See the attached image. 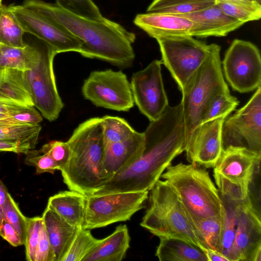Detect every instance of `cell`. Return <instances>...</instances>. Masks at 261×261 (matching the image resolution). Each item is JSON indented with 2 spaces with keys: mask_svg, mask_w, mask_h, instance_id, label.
I'll use <instances>...</instances> for the list:
<instances>
[{
  "mask_svg": "<svg viewBox=\"0 0 261 261\" xmlns=\"http://www.w3.org/2000/svg\"><path fill=\"white\" fill-rule=\"evenodd\" d=\"M155 255L160 261H207L204 252L181 239L159 238Z\"/></svg>",
  "mask_w": 261,
  "mask_h": 261,
  "instance_id": "26",
  "label": "cell"
},
{
  "mask_svg": "<svg viewBox=\"0 0 261 261\" xmlns=\"http://www.w3.org/2000/svg\"><path fill=\"white\" fill-rule=\"evenodd\" d=\"M216 3V0H153L146 12L186 14L205 9Z\"/></svg>",
  "mask_w": 261,
  "mask_h": 261,
  "instance_id": "29",
  "label": "cell"
},
{
  "mask_svg": "<svg viewBox=\"0 0 261 261\" xmlns=\"http://www.w3.org/2000/svg\"><path fill=\"white\" fill-rule=\"evenodd\" d=\"M2 0H0V5L2 4Z\"/></svg>",
  "mask_w": 261,
  "mask_h": 261,
  "instance_id": "50",
  "label": "cell"
},
{
  "mask_svg": "<svg viewBox=\"0 0 261 261\" xmlns=\"http://www.w3.org/2000/svg\"><path fill=\"white\" fill-rule=\"evenodd\" d=\"M43 41L39 45L27 44L15 47L0 44V68H9L25 72L30 70L39 60Z\"/></svg>",
  "mask_w": 261,
  "mask_h": 261,
  "instance_id": "27",
  "label": "cell"
},
{
  "mask_svg": "<svg viewBox=\"0 0 261 261\" xmlns=\"http://www.w3.org/2000/svg\"><path fill=\"white\" fill-rule=\"evenodd\" d=\"M156 40L160 47L162 64L182 92L206 59L209 44L190 35L162 37Z\"/></svg>",
  "mask_w": 261,
  "mask_h": 261,
  "instance_id": "7",
  "label": "cell"
},
{
  "mask_svg": "<svg viewBox=\"0 0 261 261\" xmlns=\"http://www.w3.org/2000/svg\"><path fill=\"white\" fill-rule=\"evenodd\" d=\"M254 1H257V0H254Z\"/></svg>",
  "mask_w": 261,
  "mask_h": 261,
  "instance_id": "51",
  "label": "cell"
},
{
  "mask_svg": "<svg viewBox=\"0 0 261 261\" xmlns=\"http://www.w3.org/2000/svg\"><path fill=\"white\" fill-rule=\"evenodd\" d=\"M0 101L10 104L34 106L24 72L0 68Z\"/></svg>",
  "mask_w": 261,
  "mask_h": 261,
  "instance_id": "23",
  "label": "cell"
},
{
  "mask_svg": "<svg viewBox=\"0 0 261 261\" xmlns=\"http://www.w3.org/2000/svg\"><path fill=\"white\" fill-rule=\"evenodd\" d=\"M145 148L140 158L113 176L93 195L149 191L174 159L185 149V127L180 103L168 106L144 132Z\"/></svg>",
  "mask_w": 261,
  "mask_h": 261,
  "instance_id": "1",
  "label": "cell"
},
{
  "mask_svg": "<svg viewBox=\"0 0 261 261\" xmlns=\"http://www.w3.org/2000/svg\"><path fill=\"white\" fill-rule=\"evenodd\" d=\"M148 193L145 191L87 196L82 228L91 230L130 220L143 207Z\"/></svg>",
  "mask_w": 261,
  "mask_h": 261,
  "instance_id": "8",
  "label": "cell"
},
{
  "mask_svg": "<svg viewBox=\"0 0 261 261\" xmlns=\"http://www.w3.org/2000/svg\"><path fill=\"white\" fill-rule=\"evenodd\" d=\"M67 142L71 152L61 170L64 184L69 190L86 197L94 194L108 181L103 169L105 143L101 118L80 123Z\"/></svg>",
  "mask_w": 261,
  "mask_h": 261,
  "instance_id": "3",
  "label": "cell"
},
{
  "mask_svg": "<svg viewBox=\"0 0 261 261\" xmlns=\"http://www.w3.org/2000/svg\"><path fill=\"white\" fill-rule=\"evenodd\" d=\"M41 128L39 124H28L0 120V139L18 143L20 153L26 154L35 148Z\"/></svg>",
  "mask_w": 261,
  "mask_h": 261,
  "instance_id": "28",
  "label": "cell"
},
{
  "mask_svg": "<svg viewBox=\"0 0 261 261\" xmlns=\"http://www.w3.org/2000/svg\"><path fill=\"white\" fill-rule=\"evenodd\" d=\"M10 121L28 124H39L43 120L41 114L34 106L14 105L8 119Z\"/></svg>",
  "mask_w": 261,
  "mask_h": 261,
  "instance_id": "41",
  "label": "cell"
},
{
  "mask_svg": "<svg viewBox=\"0 0 261 261\" xmlns=\"http://www.w3.org/2000/svg\"><path fill=\"white\" fill-rule=\"evenodd\" d=\"M8 193L5 184L0 180V229L4 221V205Z\"/></svg>",
  "mask_w": 261,
  "mask_h": 261,
  "instance_id": "46",
  "label": "cell"
},
{
  "mask_svg": "<svg viewBox=\"0 0 261 261\" xmlns=\"http://www.w3.org/2000/svg\"><path fill=\"white\" fill-rule=\"evenodd\" d=\"M35 261H55L54 250L50 243L44 223L40 233Z\"/></svg>",
  "mask_w": 261,
  "mask_h": 261,
  "instance_id": "43",
  "label": "cell"
},
{
  "mask_svg": "<svg viewBox=\"0 0 261 261\" xmlns=\"http://www.w3.org/2000/svg\"><path fill=\"white\" fill-rule=\"evenodd\" d=\"M150 191L149 206L140 225L158 238L181 239L199 248L186 210L170 185L159 179Z\"/></svg>",
  "mask_w": 261,
  "mask_h": 261,
  "instance_id": "6",
  "label": "cell"
},
{
  "mask_svg": "<svg viewBox=\"0 0 261 261\" xmlns=\"http://www.w3.org/2000/svg\"><path fill=\"white\" fill-rule=\"evenodd\" d=\"M221 198L223 205L222 254L229 261H231L232 251L238 224L239 204L240 203Z\"/></svg>",
  "mask_w": 261,
  "mask_h": 261,
  "instance_id": "32",
  "label": "cell"
},
{
  "mask_svg": "<svg viewBox=\"0 0 261 261\" xmlns=\"http://www.w3.org/2000/svg\"><path fill=\"white\" fill-rule=\"evenodd\" d=\"M57 54L44 42L39 61L30 70L24 72L34 107L49 121L56 120L64 107L53 67Z\"/></svg>",
  "mask_w": 261,
  "mask_h": 261,
  "instance_id": "9",
  "label": "cell"
},
{
  "mask_svg": "<svg viewBox=\"0 0 261 261\" xmlns=\"http://www.w3.org/2000/svg\"><path fill=\"white\" fill-rule=\"evenodd\" d=\"M248 101L226 117L222 128L223 149L229 146L261 154V88Z\"/></svg>",
  "mask_w": 261,
  "mask_h": 261,
  "instance_id": "11",
  "label": "cell"
},
{
  "mask_svg": "<svg viewBox=\"0 0 261 261\" xmlns=\"http://www.w3.org/2000/svg\"><path fill=\"white\" fill-rule=\"evenodd\" d=\"M25 32L16 16L8 7L0 5V44L23 47L26 44L23 40Z\"/></svg>",
  "mask_w": 261,
  "mask_h": 261,
  "instance_id": "30",
  "label": "cell"
},
{
  "mask_svg": "<svg viewBox=\"0 0 261 261\" xmlns=\"http://www.w3.org/2000/svg\"><path fill=\"white\" fill-rule=\"evenodd\" d=\"M130 241L127 226L120 225L82 261H120L130 247Z\"/></svg>",
  "mask_w": 261,
  "mask_h": 261,
  "instance_id": "24",
  "label": "cell"
},
{
  "mask_svg": "<svg viewBox=\"0 0 261 261\" xmlns=\"http://www.w3.org/2000/svg\"><path fill=\"white\" fill-rule=\"evenodd\" d=\"M101 123L105 144L124 140L135 132L125 119L117 116H104Z\"/></svg>",
  "mask_w": 261,
  "mask_h": 261,
  "instance_id": "35",
  "label": "cell"
},
{
  "mask_svg": "<svg viewBox=\"0 0 261 261\" xmlns=\"http://www.w3.org/2000/svg\"><path fill=\"white\" fill-rule=\"evenodd\" d=\"M39 150L48 154L61 171L67 164L70 156V148L67 142L54 140L44 144Z\"/></svg>",
  "mask_w": 261,
  "mask_h": 261,
  "instance_id": "42",
  "label": "cell"
},
{
  "mask_svg": "<svg viewBox=\"0 0 261 261\" xmlns=\"http://www.w3.org/2000/svg\"><path fill=\"white\" fill-rule=\"evenodd\" d=\"M101 241L94 237L90 229H80L62 261H82Z\"/></svg>",
  "mask_w": 261,
  "mask_h": 261,
  "instance_id": "34",
  "label": "cell"
},
{
  "mask_svg": "<svg viewBox=\"0 0 261 261\" xmlns=\"http://www.w3.org/2000/svg\"><path fill=\"white\" fill-rule=\"evenodd\" d=\"M216 4L225 14L244 24L261 17V3L256 1L216 0Z\"/></svg>",
  "mask_w": 261,
  "mask_h": 261,
  "instance_id": "31",
  "label": "cell"
},
{
  "mask_svg": "<svg viewBox=\"0 0 261 261\" xmlns=\"http://www.w3.org/2000/svg\"><path fill=\"white\" fill-rule=\"evenodd\" d=\"M134 23L155 39L190 35L193 25L192 21L182 16L156 12L138 14L135 17Z\"/></svg>",
  "mask_w": 261,
  "mask_h": 261,
  "instance_id": "20",
  "label": "cell"
},
{
  "mask_svg": "<svg viewBox=\"0 0 261 261\" xmlns=\"http://www.w3.org/2000/svg\"><path fill=\"white\" fill-rule=\"evenodd\" d=\"M4 220L15 228L24 245L27 236L28 218L22 214L17 204L9 192L4 205Z\"/></svg>",
  "mask_w": 261,
  "mask_h": 261,
  "instance_id": "37",
  "label": "cell"
},
{
  "mask_svg": "<svg viewBox=\"0 0 261 261\" xmlns=\"http://www.w3.org/2000/svg\"><path fill=\"white\" fill-rule=\"evenodd\" d=\"M42 217L55 261H62L81 228L70 225L47 205Z\"/></svg>",
  "mask_w": 261,
  "mask_h": 261,
  "instance_id": "21",
  "label": "cell"
},
{
  "mask_svg": "<svg viewBox=\"0 0 261 261\" xmlns=\"http://www.w3.org/2000/svg\"><path fill=\"white\" fill-rule=\"evenodd\" d=\"M260 260V218L249 197L239 204L238 224L231 261Z\"/></svg>",
  "mask_w": 261,
  "mask_h": 261,
  "instance_id": "15",
  "label": "cell"
},
{
  "mask_svg": "<svg viewBox=\"0 0 261 261\" xmlns=\"http://www.w3.org/2000/svg\"><path fill=\"white\" fill-rule=\"evenodd\" d=\"M25 33H30L50 46L56 53L80 54L82 42L61 27L21 5L9 6Z\"/></svg>",
  "mask_w": 261,
  "mask_h": 261,
  "instance_id": "14",
  "label": "cell"
},
{
  "mask_svg": "<svg viewBox=\"0 0 261 261\" xmlns=\"http://www.w3.org/2000/svg\"><path fill=\"white\" fill-rule=\"evenodd\" d=\"M61 27L82 43L84 57L106 61L119 68L133 65L132 46L136 35L120 24L103 17L93 20L82 17L41 0H25L22 5Z\"/></svg>",
  "mask_w": 261,
  "mask_h": 261,
  "instance_id": "2",
  "label": "cell"
},
{
  "mask_svg": "<svg viewBox=\"0 0 261 261\" xmlns=\"http://www.w3.org/2000/svg\"><path fill=\"white\" fill-rule=\"evenodd\" d=\"M43 224L42 217L28 218L27 236L24 245L26 259L28 261H35L36 248Z\"/></svg>",
  "mask_w": 261,
  "mask_h": 261,
  "instance_id": "39",
  "label": "cell"
},
{
  "mask_svg": "<svg viewBox=\"0 0 261 261\" xmlns=\"http://www.w3.org/2000/svg\"><path fill=\"white\" fill-rule=\"evenodd\" d=\"M186 211L187 217L199 248L203 251L209 250L222 254L223 214L209 217L199 218Z\"/></svg>",
  "mask_w": 261,
  "mask_h": 261,
  "instance_id": "22",
  "label": "cell"
},
{
  "mask_svg": "<svg viewBox=\"0 0 261 261\" xmlns=\"http://www.w3.org/2000/svg\"><path fill=\"white\" fill-rule=\"evenodd\" d=\"M62 8L77 15L90 19L103 18L100 10L92 0H56Z\"/></svg>",
  "mask_w": 261,
  "mask_h": 261,
  "instance_id": "38",
  "label": "cell"
},
{
  "mask_svg": "<svg viewBox=\"0 0 261 261\" xmlns=\"http://www.w3.org/2000/svg\"><path fill=\"white\" fill-rule=\"evenodd\" d=\"M161 60L152 61L133 73L130 87L134 103L150 121L158 119L169 106L161 73Z\"/></svg>",
  "mask_w": 261,
  "mask_h": 261,
  "instance_id": "13",
  "label": "cell"
},
{
  "mask_svg": "<svg viewBox=\"0 0 261 261\" xmlns=\"http://www.w3.org/2000/svg\"><path fill=\"white\" fill-rule=\"evenodd\" d=\"M160 178L170 185L191 215L206 218L223 214L219 191L205 169L180 163L169 165Z\"/></svg>",
  "mask_w": 261,
  "mask_h": 261,
  "instance_id": "4",
  "label": "cell"
},
{
  "mask_svg": "<svg viewBox=\"0 0 261 261\" xmlns=\"http://www.w3.org/2000/svg\"><path fill=\"white\" fill-rule=\"evenodd\" d=\"M209 45L206 59L181 92L180 104L185 127V146L193 132L200 124L201 115L209 101L218 93L230 92L222 72L221 47L215 43Z\"/></svg>",
  "mask_w": 261,
  "mask_h": 261,
  "instance_id": "5",
  "label": "cell"
},
{
  "mask_svg": "<svg viewBox=\"0 0 261 261\" xmlns=\"http://www.w3.org/2000/svg\"><path fill=\"white\" fill-rule=\"evenodd\" d=\"M214 177L220 197L240 203L249 197V186L236 184L214 172Z\"/></svg>",
  "mask_w": 261,
  "mask_h": 261,
  "instance_id": "36",
  "label": "cell"
},
{
  "mask_svg": "<svg viewBox=\"0 0 261 261\" xmlns=\"http://www.w3.org/2000/svg\"><path fill=\"white\" fill-rule=\"evenodd\" d=\"M225 119L209 121L194 129L185 149L190 163L204 168L215 167L223 150L222 128Z\"/></svg>",
  "mask_w": 261,
  "mask_h": 261,
  "instance_id": "16",
  "label": "cell"
},
{
  "mask_svg": "<svg viewBox=\"0 0 261 261\" xmlns=\"http://www.w3.org/2000/svg\"><path fill=\"white\" fill-rule=\"evenodd\" d=\"M179 15L193 22L190 32L193 37H224L244 24L225 14L216 4L197 12Z\"/></svg>",
  "mask_w": 261,
  "mask_h": 261,
  "instance_id": "19",
  "label": "cell"
},
{
  "mask_svg": "<svg viewBox=\"0 0 261 261\" xmlns=\"http://www.w3.org/2000/svg\"><path fill=\"white\" fill-rule=\"evenodd\" d=\"M239 104L238 99L232 96L230 92L216 94L206 106L201 115L200 124L219 118H226Z\"/></svg>",
  "mask_w": 261,
  "mask_h": 261,
  "instance_id": "33",
  "label": "cell"
},
{
  "mask_svg": "<svg viewBox=\"0 0 261 261\" xmlns=\"http://www.w3.org/2000/svg\"><path fill=\"white\" fill-rule=\"evenodd\" d=\"M204 252L207 261H229L223 255L209 250H204Z\"/></svg>",
  "mask_w": 261,
  "mask_h": 261,
  "instance_id": "48",
  "label": "cell"
},
{
  "mask_svg": "<svg viewBox=\"0 0 261 261\" xmlns=\"http://www.w3.org/2000/svg\"><path fill=\"white\" fill-rule=\"evenodd\" d=\"M13 105L0 101V120H5L9 118Z\"/></svg>",
  "mask_w": 261,
  "mask_h": 261,
  "instance_id": "47",
  "label": "cell"
},
{
  "mask_svg": "<svg viewBox=\"0 0 261 261\" xmlns=\"http://www.w3.org/2000/svg\"><path fill=\"white\" fill-rule=\"evenodd\" d=\"M0 236L14 247L21 246L23 243L15 228L4 220L0 229Z\"/></svg>",
  "mask_w": 261,
  "mask_h": 261,
  "instance_id": "44",
  "label": "cell"
},
{
  "mask_svg": "<svg viewBox=\"0 0 261 261\" xmlns=\"http://www.w3.org/2000/svg\"><path fill=\"white\" fill-rule=\"evenodd\" d=\"M24 160L25 164L34 166L37 174L43 173L54 174L59 167L54 160L47 154L41 152L39 150L32 149L26 154Z\"/></svg>",
  "mask_w": 261,
  "mask_h": 261,
  "instance_id": "40",
  "label": "cell"
},
{
  "mask_svg": "<svg viewBox=\"0 0 261 261\" xmlns=\"http://www.w3.org/2000/svg\"><path fill=\"white\" fill-rule=\"evenodd\" d=\"M144 148V133L136 130L124 140L105 144L103 169L108 181L139 159Z\"/></svg>",
  "mask_w": 261,
  "mask_h": 261,
  "instance_id": "18",
  "label": "cell"
},
{
  "mask_svg": "<svg viewBox=\"0 0 261 261\" xmlns=\"http://www.w3.org/2000/svg\"><path fill=\"white\" fill-rule=\"evenodd\" d=\"M260 156L244 148L229 146L223 149L214 172L234 183L249 186Z\"/></svg>",
  "mask_w": 261,
  "mask_h": 261,
  "instance_id": "17",
  "label": "cell"
},
{
  "mask_svg": "<svg viewBox=\"0 0 261 261\" xmlns=\"http://www.w3.org/2000/svg\"><path fill=\"white\" fill-rule=\"evenodd\" d=\"M257 2H258L259 3H261V0H257Z\"/></svg>",
  "mask_w": 261,
  "mask_h": 261,
  "instance_id": "49",
  "label": "cell"
},
{
  "mask_svg": "<svg viewBox=\"0 0 261 261\" xmlns=\"http://www.w3.org/2000/svg\"><path fill=\"white\" fill-rule=\"evenodd\" d=\"M82 92L85 99L98 107L127 112L134 106L130 84L121 71L91 72L84 81Z\"/></svg>",
  "mask_w": 261,
  "mask_h": 261,
  "instance_id": "12",
  "label": "cell"
},
{
  "mask_svg": "<svg viewBox=\"0 0 261 261\" xmlns=\"http://www.w3.org/2000/svg\"><path fill=\"white\" fill-rule=\"evenodd\" d=\"M221 64L225 78L234 91L248 93L260 87V51L251 42L234 39L225 52Z\"/></svg>",
  "mask_w": 261,
  "mask_h": 261,
  "instance_id": "10",
  "label": "cell"
},
{
  "mask_svg": "<svg viewBox=\"0 0 261 261\" xmlns=\"http://www.w3.org/2000/svg\"><path fill=\"white\" fill-rule=\"evenodd\" d=\"M0 151L20 153V146L18 143L0 139Z\"/></svg>",
  "mask_w": 261,
  "mask_h": 261,
  "instance_id": "45",
  "label": "cell"
},
{
  "mask_svg": "<svg viewBox=\"0 0 261 261\" xmlns=\"http://www.w3.org/2000/svg\"><path fill=\"white\" fill-rule=\"evenodd\" d=\"M86 196L76 191H65L50 197L47 206L70 225L82 228Z\"/></svg>",
  "mask_w": 261,
  "mask_h": 261,
  "instance_id": "25",
  "label": "cell"
}]
</instances>
